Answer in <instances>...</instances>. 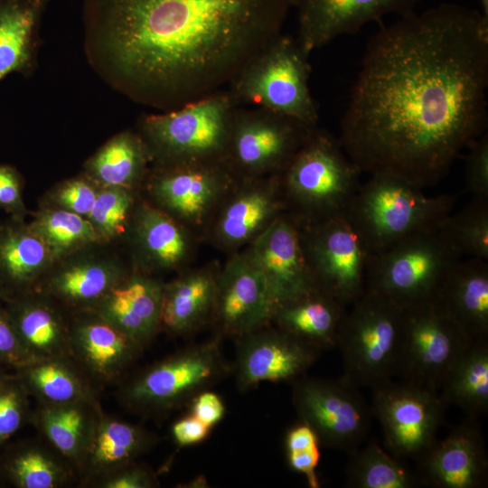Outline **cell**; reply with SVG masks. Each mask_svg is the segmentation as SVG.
Instances as JSON below:
<instances>
[{"label": "cell", "instance_id": "1", "mask_svg": "<svg viewBox=\"0 0 488 488\" xmlns=\"http://www.w3.org/2000/svg\"><path fill=\"white\" fill-rule=\"evenodd\" d=\"M488 18L446 3L369 40L338 138L364 173L437 183L488 123Z\"/></svg>", "mask_w": 488, "mask_h": 488}, {"label": "cell", "instance_id": "2", "mask_svg": "<svg viewBox=\"0 0 488 488\" xmlns=\"http://www.w3.org/2000/svg\"><path fill=\"white\" fill-rule=\"evenodd\" d=\"M292 0H84V49L111 88L168 111L221 90L281 28Z\"/></svg>", "mask_w": 488, "mask_h": 488}, {"label": "cell", "instance_id": "3", "mask_svg": "<svg viewBox=\"0 0 488 488\" xmlns=\"http://www.w3.org/2000/svg\"><path fill=\"white\" fill-rule=\"evenodd\" d=\"M361 173L338 138L316 126L277 177L286 212L313 223L345 213Z\"/></svg>", "mask_w": 488, "mask_h": 488}, {"label": "cell", "instance_id": "4", "mask_svg": "<svg viewBox=\"0 0 488 488\" xmlns=\"http://www.w3.org/2000/svg\"><path fill=\"white\" fill-rule=\"evenodd\" d=\"M455 198L427 196L398 176L371 174L355 193L345 215L369 253H378L415 233L437 228Z\"/></svg>", "mask_w": 488, "mask_h": 488}, {"label": "cell", "instance_id": "5", "mask_svg": "<svg viewBox=\"0 0 488 488\" xmlns=\"http://www.w3.org/2000/svg\"><path fill=\"white\" fill-rule=\"evenodd\" d=\"M297 39L281 33L230 82L237 107L261 108L315 127L319 119L311 95V65Z\"/></svg>", "mask_w": 488, "mask_h": 488}, {"label": "cell", "instance_id": "6", "mask_svg": "<svg viewBox=\"0 0 488 488\" xmlns=\"http://www.w3.org/2000/svg\"><path fill=\"white\" fill-rule=\"evenodd\" d=\"M237 106L218 90L177 108L142 116L137 132L152 164L224 161Z\"/></svg>", "mask_w": 488, "mask_h": 488}, {"label": "cell", "instance_id": "7", "mask_svg": "<svg viewBox=\"0 0 488 488\" xmlns=\"http://www.w3.org/2000/svg\"><path fill=\"white\" fill-rule=\"evenodd\" d=\"M403 318L402 307L371 291L349 305L336 340L343 377L359 388H374L398 375Z\"/></svg>", "mask_w": 488, "mask_h": 488}, {"label": "cell", "instance_id": "8", "mask_svg": "<svg viewBox=\"0 0 488 488\" xmlns=\"http://www.w3.org/2000/svg\"><path fill=\"white\" fill-rule=\"evenodd\" d=\"M460 258L438 227L415 233L370 256L365 291L405 309L436 296Z\"/></svg>", "mask_w": 488, "mask_h": 488}, {"label": "cell", "instance_id": "9", "mask_svg": "<svg viewBox=\"0 0 488 488\" xmlns=\"http://www.w3.org/2000/svg\"><path fill=\"white\" fill-rule=\"evenodd\" d=\"M237 179L224 161L151 164L142 186L147 202L203 242L216 210Z\"/></svg>", "mask_w": 488, "mask_h": 488}, {"label": "cell", "instance_id": "10", "mask_svg": "<svg viewBox=\"0 0 488 488\" xmlns=\"http://www.w3.org/2000/svg\"><path fill=\"white\" fill-rule=\"evenodd\" d=\"M436 296L404 309L399 375L438 390L452 366L474 343Z\"/></svg>", "mask_w": 488, "mask_h": 488}, {"label": "cell", "instance_id": "11", "mask_svg": "<svg viewBox=\"0 0 488 488\" xmlns=\"http://www.w3.org/2000/svg\"><path fill=\"white\" fill-rule=\"evenodd\" d=\"M297 224L315 286L348 307L366 288L371 254L361 239L345 213L318 222Z\"/></svg>", "mask_w": 488, "mask_h": 488}, {"label": "cell", "instance_id": "12", "mask_svg": "<svg viewBox=\"0 0 488 488\" xmlns=\"http://www.w3.org/2000/svg\"><path fill=\"white\" fill-rule=\"evenodd\" d=\"M314 127L261 108L237 107L224 162L238 178L277 175Z\"/></svg>", "mask_w": 488, "mask_h": 488}, {"label": "cell", "instance_id": "13", "mask_svg": "<svg viewBox=\"0 0 488 488\" xmlns=\"http://www.w3.org/2000/svg\"><path fill=\"white\" fill-rule=\"evenodd\" d=\"M293 383L294 407L322 446L348 454L361 446L369 434L372 410L359 387L343 376L333 380L300 377Z\"/></svg>", "mask_w": 488, "mask_h": 488}, {"label": "cell", "instance_id": "14", "mask_svg": "<svg viewBox=\"0 0 488 488\" xmlns=\"http://www.w3.org/2000/svg\"><path fill=\"white\" fill-rule=\"evenodd\" d=\"M372 413L386 450L399 459L420 458L435 443L446 403L437 390L389 380L374 388Z\"/></svg>", "mask_w": 488, "mask_h": 488}, {"label": "cell", "instance_id": "15", "mask_svg": "<svg viewBox=\"0 0 488 488\" xmlns=\"http://www.w3.org/2000/svg\"><path fill=\"white\" fill-rule=\"evenodd\" d=\"M221 338L216 333L150 368L129 389V400L137 407L159 409L189 404L232 370L222 353Z\"/></svg>", "mask_w": 488, "mask_h": 488}, {"label": "cell", "instance_id": "16", "mask_svg": "<svg viewBox=\"0 0 488 488\" xmlns=\"http://www.w3.org/2000/svg\"><path fill=\"white\" fill-rule=\"evenodd\" d=\"M285 212L277 175L238 178L216 210L203 242L230 256L247 247Z\"/></svg>", "mask_w": 488, "mask_h": 488}, {"label": "cell", "instance_id": "17", "mask_svg": "<svg viewBox=\"0 0 488 488\" xmlns=\"http://www.w3.org/2000/svg\"><path fill=\"white\" fill-rule=\"evenodd\" d=\"M276 305L255 267L239 251L221 267L211 323L216 333L239 339L271 324Z\"/></svg>", "mask_w": 488, "mask_h": 488}, {"label": "cell", "instance_id": "18", "mask_svg": "<svg viewBox=\"0 0 488 488\" xmlns=\"http://www.w3.org/2000/svg\"><path fill=\"white\" fill-rule=\"evenodd\" d=\"M240 252L264 279L276 307L316 287L304 255L298 224L288 212Z\"/></svg>", "mask_w": 488, "mask_h": 488}, {"label": "cell", "instance_id": "19", "mask_svg": "<svg viewBox=\"0 0 488 488\" xmlns=\"http://www.w3.org/2000/svg\"><path fill=\"white\" fill-rule=\"evenodd\" d=\"M271 324L237 339L232 370L242 390L263 381L294 382L318 357L320 351Z\"/></svg>", "mask_w": 488, "mask_h": 488}, {"label": "cell", "instance_id": "20", "mask_svg": "<svg viewBox=\"0 0 488 488\" xmlns=\"http://www.w3.org/2000/svg\"><path fill=\"white\" fill-rule=\"evenodd\" d=\"M421 0H292L297 9V40L307 53L371 22L414 12Z\"/></svg>", "mask_w": 488, "mask_h": 488}, {"label": "cell", "instance_id": "21", "mask_svg": "<svg viewBox=\"0 0 488 488\" xmlns=\"http://www.w3.org/2000/svg\"><path fill=\"white\" fill-rule=\"evenodd\" d=\"M418 461L419 483L436 488H479L487 483L488 459L476 418H467Z\"/></svg>", "mask_w": 488, "mask_h": 488}, {"label": "cell", "instance_id": "22", "mask_svg": "<svg viewBox=\"0 0 488 488\" xmlns=\"http://www.w3.org/2000/svg\"><path fill=\"white\" fill-rule=\"evenodd\" d=\"M138 268L150 272L182 270L193 262L202 240L147 201L137 202L128 227Z\"/></svg>", "mask_w": 488, "mask_h": 488}, {"label": "cell", "instance_id": "23", "mask_svg": "<svg viewBox=\"0 0 488 488\" xmlns=\"http://www.w3.org/2000/svg\"><path fill=\"white\" fill-rule=\"evenodd\" d=\"M221 265L189 267L164 283L161 327L171 333H193L211 323Z\"/></svg>", "mask_w": 488, "mask_h": 488}, {"label": "cell", "instance_id": "24", "mask_svg": "<svg viewBox=\"0 0 488 488\" xmlns=\"http://www.w3.org/2000/svg\"><path fill=\"white\" fill-rule=\"evenodd\" d=\"M436 298L474 342L488 339V263L459 259L447 272Z\"/></svg>", "mask_w": 488, "mask_h": 488}, {"label": "cell", "instance_id": "25", "mask_svg": "<svg viewBox=\"0 0 488 488\" xmlns=\"http://www.w3.org/2000/svg\"><path fill=\"white\" fill-rule=\"evenodd\" d=\"M347 308L326 292L314 287L278 305L271 324L321 352L336 347Z\"/></svg>", "mask_w": 488, "mask_h": 488}, {"label": "cell", "instance_id": "26", "mask_svg": "<svg viewBox=\"0 0 488 488\" xmlns=\"http://www.w3.org/2000/svg\"><path fill=\"white\" fill-rule=\"evenodd\" d=\"M49 0H0V81L10 73L31 76L39 29Z\"/></svg>", "mask_w": 488, "mask_h": 488}, {"label": "cell", "instance_id": "27", "mask_svg": "<svg viewBox=\"0 0 488 488\" xmlns=\"http://www.w3.org/2000/svg\"><path fill=\"white\" fill-rule=\"evenodd\" d=\"M152 159L137 131L125 130L108 140L85 163V175L99 187L137 190Z\"/></svg>", "mask_w": 488, "mask_h": 488}, {"label": "cell", "instance_id": "28", "mask_svg": "<svg viewBox=\"0 0 488 488\" xmlns=\"http://www.w3.org/2000/svg\"><path fill=\"white\" fill-rule=\"evenodd\" d=\"M54 261L43 240L22 220L0 226V286H24Z\"/></svg>", "mask_w": 488, "mask_h": 488}, {"label": "cell", "instance_id": "29", "mask_svg": "<svg viewBox=\"0 0 488 488\" xmlns=\"http://www.w3.org/2000/svg\"><path fill=\"white\" fill-rule=\"evenodd\" d=\"M444 401L478 418L488 409V342H474L457 359L441 387Z\"/></svg>", "mask_w": 488, "mask_h": 488}, {"label": "cell", "instance_id": "30", "mask_svg": "<svg viewBox=\"0 0 488 488\" xmlns=\"http://www.w3.org/2000/svg\"><path fill=\"white\" fill-rule=\"evenodd\" d=\"M76 343L88 364L103 375L118 371L141 347L102 318L81 324L76 331Z\"/></svg>", "mask_w": 488, "mask_h": 488}, {"label": "cell", "instance_id": "31", "mask_svg": "<svg viewBox=\"0 0 488 488\" xmlns=\"http://www.w3.org/2000/svg\"><path fill=\"white\" fill-rule=\"evenodd\" d=\"M125 276L117 264L98 258H84L60 268L51 278L50 287L70 302L102 298Z\"/></svg>", "mask_w": 488, "mask_h": 488}, {"label": "cell", "instance_id": "32", "mask_svg": "<svg viewBox=\"0 0 488 488\" xmlns=\"http://www.w3.org/2000/svg\"><path fill=\"white\" fill-rule=\"evenodd\" d=\"M349 455L346 474L352 487L411 488L419 483L417 474L375 441Z\"/></svg>", "mask_w": 488, "mask_h": 488}, {"label": "cell", "instance_id": "33", "mask_svg": "<svg viewBox=\"0 0 488 488\" xmlns=\"http://www.w3.org/2000/svg\"><path fill=\"white\" fill-rule=\"evenodd\" d=\"M29 227L43 240L54 260L99 239L87 218L60 208L39 212Z\"/></svg>", "mask_w": 488, "mask_h": 488}, {"label": "cell", "instance_id": "34", "mask_svg": "<svg viewBox=\"0 0 488 488\" xmlns=\"http://www.w3.org/2000/svg\"><path fill=\"white\" fill-rule=\"evenodd\" d=\"M438 229L461 257L488 260V199L472 198L456 213H449Z\"/></svg>", "mask_w": 488, "mask_h": 488}, {"label": "cell", "instance_id": "35", "mask_svg": "<svg viewBox=\"0 0 488 488\" xmlns=\"http://www.w3.org/2000/svg\"><path fill=\"white\" fill-rule=\"evenodd\" d=\"M136 190L122 187H99L88 220L99 239L121 235L128 230L137 204Z\"/></svg>", "mask_w": 488, "mask_h": 488}, {"label": "cell", "instance_id": "36", "mask_svg": "<svg viewBox=\"0 0 488 488\" xmlns=\"http://www.w3.org/2000/svg\"><path fill=\"white\" fill-rule=\"evenodd\" d=\"M12 322L16 333L26 345L40 354L54 351L61 342L62 331L59 318L47 305L27 303L16 308Z\"/></svg>", "mask_w": 488, "mask_h": 488}, {"label": "cell", "instance_id": "37", "mask_svg": "<svg viewBox=\"0 0 488 488\" xmlns=\"http://www.w3.org/2000/svg\"><path fill=\"white\" fill-rule=\"evenodd\" d=\"M145 434L137 427L110 421L99 430L93 446V460L100 465H112L128 460L144 449Z\"/></svg>", "mask_w": 488, "mask_h": 488}, {"label": "cell", "instance_id": "38", "mask_svg": "<svg viewBox=\"0 0 488 488\" xmlns=\"http://www.w3.org/2000/svg\"><path fill=\"white\" fill-rule=\"evenodd\" d=\"M42 425L52 443L63 454L71 455L80 449L85 428L81 411L74 407H58L44 411Z\"/></svg>", "mask_w": 488, "mask_h": 488}, {"label": "cell", "instance_id": "39", "mask_svg": "<svg viewBox=\"0 0 488 488\" xmlns=\"http://www.w3.org/2000/svg\"><path fill=\"white\" fill-rule=\"evenodd\" d=\"M30 379L36 389L53 402H70L80 394V387L75 377L55 362L35 366L30 372Z\"/></svg>", "mask_w": 488, "mask_h": 488}, {"label": "cell", "instance_id": "40", "mask_svg": "<svg viewBox=\"0 0 488 488\" xmlns=\"http://www.w3.org/2000/svg\"><path fill=\"white\" fill-rule=\"evenodd\" d=\"M14 474L25 488H52L60 479L57 465L41 452L30 451L14 463Z\"/></svg>", "mask_w": 488, "mask_h": 488}, {"label": "cell", "instance_id": "41", "mask_svg": "<svg viewBox=\"0 0 488 488\" xmlns=\"http://www.w3.org/2000/svg\"><path fill=\"white\" fill-rule=\"evenodd\" d=\"M99 186L88 178H72L61 183L52 193L57 208L88 218L98 195Z\"/></svg>", "mask_w": 488, "mask_h": 488}, {"label": "cell", "instance_id": "42", "mask_svg": "<svg viewBox=\"0 0 488 488\" xmlns=\"http://www.w3.org/2000/svg\"><path fill=\"white\" fill-rule=\"evenodd\" d=\"M465 163V186L473 198L488 199V135L474 139Z\"/></svg>", "mask_w": 488, "mask_h": 488}, {"label": "cell", "instance_id": "43", "mask_svg": "<svg viewBox=\"0 0 488 488\" xmlns=\"http://www.w3.org/2000/svg\"><path fill=\"white\" fill-rule=\"evenodd\" d=\"M0 209L22 220L24 206L22 198V178L18 171L0 164Z\"/></svg>", "mask_w": 488, "mask_h": 488}, {"label": "cell", "instance_id": "44", "mask_svg": "<svg viewBox=\"0 0 488 488\" xmlns=\"http://www.w3.org/2000/svg\"><path fill=\"white\" fill-rule=\"evenodd\" d=\"M189 405L190 414L211 427L223 418L226 411L222 399L208 389L193 397Z\"/></svg>", "mask_w": 488, "mask_h": 488}, {"label": "cell", "instance_id": "45", "mask_svg": "<svg viewBox=\"0 0 488 488\" xmlns=\"http://www.w3.org/2000/svg\"><path fill=\"white\" fill-rule=\"evenodd\" d=\"M286 452V460L289 467L304 474L311 488L320 487L316 468L320 461V446L300 448Z\"/></svg>", "mask_w": 488, "mask_h": 488}, {"label": "cell", "instance_id": "46", "mask_svg": "<svg viewBox=\"0 0 488 488\" xmlns=\"http://www.w3.org/2000/svg\"><path fill=\"white\" fill-rule=\"evenodd\" d=\"M211 429V427L189 413L173 425L172 434L178 446H187L202 442Z\"/></svg>", "mask_w": 488, "mask_h": 488}, {"label": "cell", "instance_id": "47", "mask_svg": "<svg viewBox=\"0 0 488 488\" xmlns=\"http://www.w3.org/2000/svg\"><path fill=\"white\" fill-rule=\"evenodd\" d=\"M22 418L21 402L16 392L0 393V440L9 437L19 427Z\"/></svg>", "mask_w": 488, "mask_h": 488}, {"label": "cell", "instance_id": "48", "mask_svg": "<svg viewBox=\"0 0 488 488\" xmlns=\"http://www.w3.org/2000/svg\"><path fill=\"white\" fill-rule=\"evenodd\" d=\"M321 446L320 440L314 429L306 423H299L290 427L285 437L286 451Z\"/></svg>", "mask_w": 488, "mask_h": 488}, {"label": "cell", "instance_id": "49", "mask_svg": "<svg viewBox=\"0 0 488 488\" xmlns=\"http://www.w3.org/2000/svg\"><path fill=\"white\" fill-rule=\"evenodd\" d=\"M152 479L150 475L140 469L129 470L119 474L106 483L109 488H145L150 487Z\"/></svg>", "mask_w": 488, "mask_h": 488}, {"label": "cell", "instance_id": "50", "mask_svg": "<svg viewBox=\"0 0 488 488\" xmlns=\"http://www.w3.org/2000/svg\"><path fill=\"white\" fill-rule=\"evenodd\" d=\"M18 338L11 318L0 312V354L13 353L18 347Z\"/></svg>", "mask_w": 488, "mask_h": 488}, {"label": "cell", "instance_id": "51", "mask_svg": "<svg viewBox=\"0 0 488 488\" xmlns=\"http://www.w3.org/2000/svg\"><path fill=\"white\" fill-rule=\"evenodd\" d=\"M483 14L488 18V0H480Z\"/></svg>", "mask_w": 488, "mask_h": 488}, {"label": "cell", "instance_id": "52", "mask_svg": "<svg viewBox=\"0 0 488 488\" xmlns=\"http://www.w3.org/2000/svg\"><path fill=\"white\" fill-rule=\"evenodd\" d=\"M1 224H2V223L0 222V226H1Z\"/></svg>", "mask_w": 488, "mask_h": 488}, {"label": "cell", "instance_id": "53", "mask_svg": "<svg viewBox=\"0 0 488 488\" xmlns=\"http://www.w3.org/2000/svg\"><path fill=\"white\" fill-rule=\"evenodd\" d=\"M1 287V286H0Z\"/></svg>", "mask_w": 488, "mask_h": 488}]
</instances>
